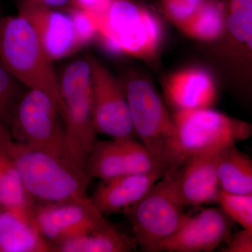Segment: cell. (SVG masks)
<instances>
[{
  "label": "cell",
  "mask_w": 252,
  "mask_h": 252,
  "mask_svg": "<svg viewBox=\"0 0 252 252\" xmlns=\"http://www.w3.org/2000/svg\"><path fill=\"white\" fill-rule=\"evenodd\" d=\"M4 142L26 191L36 202L55 203L89 196L87 189L93 179L73 160L18 142L9 128Z\"/></svg>",
  "instance_id": "6da1fadb"
},
{
  "label": "cell",
  "mask_w": 252,
  "mask_h": 252,
  "mask_svg": "<svg viewBox=\"0 0 252 252\" xmlns=\"http://www.w3.org/2000/svg\"><path fill=\"white\" fill-rule=\"evenodd\" d=\"M53 61L26 18L0 16V62L25 87L49 94L63 112Z\"/></svg>",
  "instance_id": "7a4b0ae2"
},
{
  "label": "cell",
  "mask_w": 252,
  "mask_h": 252,
  "mask_svg": "<svg viewBox=\"0 0 252 252\" xmlns=\"http://www.w3.org/2000/svg\"><path fill=\"white\" fill-rule=\"evenodd\" d=\"M170 167L189 158L217 152L252 136V124L209 108L176 111Z\"/></svg>",
  "instance_id": "3957f363"
},
{
  "label": "cell",
  "mask_w": 252,
  "mask_h": 252,
  "mask_svg": "<svg viewBox=\"0 0 252 252\" xmlns=\"http://www.w3.org/2000/svg\"><path fill=\"white\" fill-rule=\"evenodd\" d=\"M97 26V37L111 52L145 61L157 56L161 24L154 13L133 0H112Z\"/></svg>",
  "instance_id": "277c9868"
},
{
  "label": "cell",
  "mask_w": 252,
  "mask_h": 252,
  "mask_svg": "<svg viewBox=\"0 0 252 252\" xmlns=\"http://www.w3.org/2000/svg\"><path fill=\"white\" fill-rule=\"evenodd\" d=\"M59 81L68 152L77 165L85 169L89 154L97 142L88 58L68 64Z\"/></svg>",
  "instance_id": "5b68a950"
},
{
  "label": "cell",
  "mask_w": 252,
  "mask_h": 252,
  "mask_svg": "<svg viewBox=\"0 0 252 252\" xmlns=\"http://www.w3.org/2000/svg\"><path fill=\"white\" fill-rule=\"evenodd\" d=\"M185 207L176 191L173 172L170 167L148 193L124 214L142 251L160 252L164 242L188 218Z\"/></svg>",
  "instance_id": "8992f818"
},
{
  "label": "cell",
  "mask_w": 252,
  "mask_h": 252,
  "mask_svg": "<svg viewBox=\"0 0 252 252\" xmlns=\"http://www.w3.org/2000/svg\"><path fill=\"white\" fill-rule=\"evenodd\" d=\"M8 127L14 140L73 160L67 150L62 110L44 91L28 89L23 93Z\"/></svg>",
  "instance_id": "52a82bcc"
},
{
  "label": "cell",
  "mask_w": 252,
  "mask_h": 252,
  "mask_svg": "<svg viewBox=\"0 0 252 252\" xmlns=\"http://www.w3.org/2000/svg\"><path fill=\"white\" fill-rule=\"evenodd\" d=\"M123 86L135 135L159 161L170 167L173 121L150 81L131 73Z\"/></svg>",
  "instance_id": "ba28073f"
},
{
  "label": "cell",
  "mask_w": 252,
  "mask_h": 252,
  "mask_svg": "<svg viewBox=\"0 0 252 252\" xmlns=\"http://www.w3.org/2000/svg\"><path fill=\"white\" fill-rule=\"evenodd\" d=\"M225 28L217 41L230 85L252 100V0H220Z\"/></svg>",
  "instance_id": "9c48e42d"
},
{
  "label": "cell",
  "mask_w": 252,
  "mask_h": 252,
  "mask_svg": "<svg viewBox=\"0 0 252 252\" xmlns=\"http://www.w3.org/2000/svg\"><path fill=\"white\" fill-rule=\"evenodd\" d=\"M91 66L94 126L97 134L112 139L133 138L135 135L125 91L99 60L88 58Z\"/></svg>",
  "instance_id": "30bf717a"
},
{
  "label": "cell",
  "mask_w": 252,
  "mask_h": 252,
  "mask_svg": "<svg viewBox=\"0 0 252 252\" xmlns=\"http://www.w3.org/2000/svg\"><path fill=\"white\" fill-rule=\"evenodd\" d=\"M169 168L159 161L142 142L134 138L97 141L85 165V171L89 177L100 180Z\"/></svg>",
  "instance_id": "8fae6325"
},
{
  "label": "cell",
  "mask_w": 252,
  "mask_h": 252,
  "mask_svg": "<svg viewBox=\"0 0 252 252\" xmlns=\"http://www.w3.org/2000/svg\"><path fill=\"white\" fill-rule=\"evenodd\" d=\"M107 220L90 196L55 203L36 202L34 221L43 238L54 247L102 224Z\"/></svg>",
  "instance_id": "7c38bea8"
},
{
  "label": "cell",
  "mask_w": 252,
  "mask_h": 252,
  "mask_svg": "<svg viewBox=\"0 0 252 252\" xmlns=\"http://www.w3.org/2000/svg\"><path fill=\"white\" fill-rule=\"evenodd\" d=\"M18 14L31 25L53 61L64 59L84 47L69 12L19 0Z\"/></svg>",
  "instance_id": "4fadbf2b"
},
{
  "label": "cell",
  "mask_w": 252,
  "mask_h": 252,
  "mask_svg": "<svg viewBox=\"0 0 252 252\" xmlns=\"http://www.w3.org/2000/svg\"><path fill=\"white\" fill-rule=\"evenodd\" d=\"M223 210L207 208L189 215L183 225L162 244L160 252H207L224 241L229 230Z\"/></svg>",
  "instance_id": "5bb4252c"
},
{
  "label": "cell",
  "mask_w": 252,
  "mask_h": 252,
  "mask_svg": "<svg viewBox=\"0 0 252 252\" xmlns=\"http://www.w3.org/2000/svg\"><path fill=\"white\" fill-rule=\"evenodd\" d=\"M217 152L189 158L173 172L177 195L185 206H200L217 203L220 191L217 179Z\"/></svg>",
  "instance_id": "9a60e30c"
},
{
  "label": "cell",
  "mask_w": 252,
  "mask_h": 252,
  "mask_svg": "<svg viewBox=\"0 0 252 252\" xmlns=\"http://www.w3.org/2000/svg\"><path fill=\"white\" fill-rule=\"evenodd\" d=\"M167 170L130 174L101 180L90 198L104 216L125 214L148 193Z\"/></svg>",
  "instance_id": "2e32d148"
},
{
  "label": "cell",
  "mask_w": 252,
  "mask_h": 252,
  "mask_svg": "<svg viewBox=\"0 0 252 252\" xmlns=\"http://www.w3.org/2000/svg\"><path fill=\"white\" fill-rule=\"evenodd\" d=\"M167 101L176 111L209 108L215 103L217 89L211 74L201 68L181 69L165 84Z\"/></svg>",
  "instance_id": "e0dca14e"
},
{
  "label": "cell",
  "mask_w": 252,
  "mask_h": 252,
  "mask_svg": "<svg viewBox=\"0 0 252 252\" xmlns=\"http://www.w3.org/2000/svg\"><path fill=\"white\" fill-rule=\"evenodd\" d=\"M34 219L0 207V252H52Z\"/></svg>",
  "instance_id": "ac0fdd59"
},
{
  "label": "cell",
  "mask_w": 252,
  "mask_h": 252,
  "mask_svg": "<svg viewBox=\"0 0 252 252\" xmlns=\"http://www.w3.org/2000/svg\"><path fill=\"white\" fill-rule=\"evenodd\" d=\"M8 128L0 124V207L34 219L36 201L26 191L14 159L5 144L4 134Z\"/></svg>",
  "instance_id": "d6986e66"
},
{
  "label": "cell",
  "mask_w": 252,
  "mask_h": 252,
  "mask_svg": "<svg viewBox=\"0 0 252 252\" xmlns=\"http://www.w3.org/2000/svg\"><path fill=\"white\" fill-rule=\"evenodd\" d=\"M137 244L109 221L94 229L64 240L54 247V252H130Z\"/></svg>",
  "instance_id": "ffe728a7"
},
{
  "label": "cell",
  "mask_w": 252,
  "mask_h": 252,
  "mask_svg": "<svg viewBox=\"0 0 252 252\" xmlns=\"http://www.w3.org/2000/svg\"><path fill=\"white\" fill-rule=\"evenodd\" d=\"M216 170L221 191L252 195V158L236 146L227 147L217 153Z\"/></svg>",
  "instance_id": "44dd1931"
},
{
  "label": "cell",
  "mask_w": 252,
  "mask_h": 252,
  "mask_svg": "<svg viewBox=\"0 0 252 252\" xmlns=\"http://www.w3.org/2000/svg\"><path fill=\"white\" fill-rule=\"evenodd\" d=\"M225 28V11L220 0H206L196 14L181 28L187 35L199 41H217Z\"/></svg>",
  "instance_id": "7402d4cb"
},
{
  "label": "cell",
  "mask_w": 252,
  "mask_h": 252,
  "mask_svg": "<svg viewBox=\"0 0 252 252\" xmlns=\"http://www.w3.org/2000/svg\"><path fill=\"white\" fill-rule=\"evenodd\" d=\"M23 86L0 62V124L9 127Z\"/></svg>",
  "instance_id": "603a6c76"
},
{
  "label": "cell",
  "mask_w": 252,
  "mask_h": 252,
  "mask_svg": "<svg viewBox=\"0 0 252 252\" xmlns=\"http://www.w3.org/2000/svg\"><path fill=\"white\" fill-rule=\"evenodd\" d=\"M217 203L226 216L243 229L252 230V195H235L220 190Z\"/></svg>",
  "instance_id": "cb8c5ba5"
},
{
  "label": "cell",
  "mask_w": 252,
  "mask_h": 252,
  "mask_svg": "<svg viewBox=\"0 0 252 252\" xmlns=\"http://www.w3.org/2000/svg\"><path fill=\"white\" fill-rule=\"evenodd\" d=\"M206 0H160L162 12L181 29L203 6Z\"/></svg>",
  "instance_id": "d4e9b609"
},
{
  "label": "cell",
  "mask_w": 252,
  "mask_h": 252,
  "mask_svg": "<svg viewBox=\"0 0 252 252\" xmlns=\"http://www.w3.org/2000/svg\"><path fill=\"white\" fill-rule=\"evenodd\" d=\"M68 12L72 16L81 44L86 46L97 36V26L95 20L89 13L77 8L72 7Z\"/></svg>",
  "instance_id": "484cf974"
},
{
  "label": "cell",
  "mask_w": 252,
  "mask_h": 252,
  "mask_svg": "<svg viewBox=\"0 0 252 252\" xmlns=\"http://www.w3.org/2000/svg\"><path fill=\"white\" fill-rule=\"evenodd\" d=\"M112 1V0H69L72 7L89 13L94 18L96 23L107 12Z\"/></svg>",
  "instance_id": "4316f807"
},
{
  "label": "cell",
  "mask_w": 252,
  "mask_h": 252,
  "mask_svg": "<svg viewBox=\"0 0 252 252\" xmlns=\"http://www.w3.org/2000/svg\"><path fill=\"white\" fill-rule=\"evenodd\" d=\"M222 252H252V230L243 229L235 233Z\"/></svg>",
  "instance_id": "83f0119b"
}]
</instances>
